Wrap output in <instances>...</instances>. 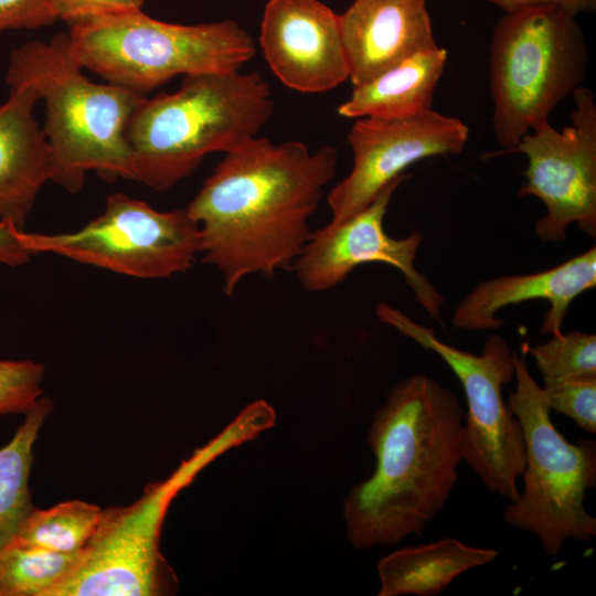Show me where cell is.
Wrapping results in <instances>:
<instances>
[{"instance_id": "cell-1", "label": "cell", "mask_w": 596, "mask_h": 596, "mask_svg": "<svg viewBox=\"0 0 596 596\" xmlns=\"http://www.w3.org/2000/svg\"><path fill=\"white\" fill-rule=\"evenodd\" d=\"M337 162L333 146L311 151L298 140L258 136L225 152L187 211L199 225L200 254L221 273L227 296L249 275L291 269Z\"/></svg>"}, {"instance_id": "cell-2", "label": "cell", "mask_w": 596, "mask_h": 596, "mask_svg": "<svg viewBox=\"0 0 596 596\" xmlns=\"http://www.w3.org/2000/svg\"><path fill=\"white\" fill-rule=\"evenodd\" d=\"M464 418L456 395L427 375H411L391 390L366 434L374 471L343 501L355 550L422 535L440 513L459 477Z\"/></svg>"}, {"instance_id": "cell-3", "label": "cell", "mask_w": 596, "mask_h": 596, "mask_svg": "<svg viewBox=\"0 0 596 596\" xmlns=\"http://www.w3.org/2000/svg\"><path fill=\"white\" fill-rule=\"evenodd\" d=\"M4 79L10 88L32 87L45 103L51 181L71 193L92 170L106 180L134 181L126 131L146 95L88 79L67 33L12 49Z\"/></svg>"}, {"instance_id": "cell-4", "label": "cell", "mask_w": 596, "mask_h": 596, "mask_svg": "<svg viewBox=\"0 0 596 596\" xmlns=\"http://www.w3.org/2000/svg\"><path fill=\"white\" fill-rule=\"evenodd\" d=\"M273 114L270 87L257 72L183 76L175 92L146 97L129 120L134 181L168 190L207 155L257 137Z\"/></svg>"}, {"instance_id": "cell-5", "label": "cell", "mask_w": 596, "mask_h": 596, "mask_svg": "<svg viewBox=\"0 0 596 596\" xmlns=\"http://www.w3.org/2000/svg\"><path fill=\"white\" fill-rule=\"evenodd\" d=\"M68 26L83 68L142 95L175 76L241 71L256 53L249 33L231 19L178 24L138 9Z\"/></svg>"}, {"instance_id": "cell-6", "label": "cell", "mask_w": 596, "mask_h": 596, "mask_svg": "<svg viewBox=\"0 0 596 596\" xmlns=\"http://www.w3.org/2000/svg\"><path fill=\"white\" fill-rule=\"evenodd\" d=\"M588 47L577 17L556 7L503 14L491 38L492 128L509 155L522 137L549 123L554 108L582 86Z\"/></svg>"}, {"instance_id": "cell-7", "label": "cell", "mask_w": 596, "mask_h": 596, "mask_svg": "<svg viewBox=\"0 0 596 596\" xmlns=\"http://www.w3.org/2000/svg\"><path fill=\"white\" fill-rule=\"evenodd\" d=\"M525 353V344L521 354L513 351L515 390L508 400L523 434V490L504 508L503 519L532 533L545 554L556 556L566 540L590 542L596 535V518L585 508L586 492L596 486V444H572L555 428Z\"/></svg>"}, {"instance_id": "cell-8", "label": "cell", "mask_w": 596, "mask_h": 596, "mask_svg": "<svg viewBox=\"0 0 596 596\" xmlns=\"http://www.w3.org/2000/svg\"><path fill=\"white\" fill-rule=\"evenodd\" d=\"M233 440L232 432H224L168 479L145 488L132 504L103 510L94 535L47 596H153L172 590L177 582L159 550L167 509L178 491Z\"/></svg>"}, {"instance_id": "cell-9", "label": "cell", "mask_w": 596, "mask_h": 596, "mask_svg": "<svg viewBox=\"0 0 596 596\" xmlns=\"http://www.w3.org/2000/svg\"><path fill=\"white\" fill-rule=\"evenodd\" d=\"M375 312L381 322L438 354L456 374L468 406L462 460L489 491L514 501L525 453L521 425L502 396L503 385L514 377L513 351L507 341L492 334L482 352L473 354L439 340L433 329L387 304H379Z\"/></svg>"}, {"instance_id": "cell-10", "label": "cell", "mask_w": 596, "mask_h": 596, "mask_svg": "<svg viewBox=\"0 0 596 596\" xmlns=\"http://www.w3.org/2000/svg\"><path fill=\"white\" fill-rule=\"evenodd\" d=\"M32 254L50 253L117 274L162 279L189 270L200 254V230L187 209L158 211L124 193L108 195L100 215L60 234L20 230Z\"/></svg>"}, {"instance_id": "cell-11", "label": "cell", "mask_w": 596, "mask_h": 596, "mask_svg": "<svg viewBox=\"0 0 596 596\" xmlns=\"http://www.w3.org/2000/svg\"><path fill=\"white\" fill-rule=\"evenodd\" d=\"M572 95L570 125L557 130L545 123L510 151L528 159L526 180L518 194L535 196L545 205V215L534 226L543 242L563 241L572 223L596 236V103L584 86Z\"/></svg>"}, {"instance_id": "cell-12", "label": "cell", "mask_w": 596, "mask_h": 596, "mask_svg": "<svg viewBox=\"0 0 596 596\" xmlns=\"http://www.w3.org/2000/svg\"><path fill=\"white\" fill-rule=\"evenodd\" d=\"M408 177L405 172L394 179L366 207L349 219L330 222L311 233L291 267L305 290H328L360 265L385 264L403 275L416 301L432 319L440 321L444 298L415 266L423 235L412 231L395 238L386 234L383 225L393 194Z\"/></svg>"}, {"instance_id": "cell-13", "label": "cell", "mask_w": 596, "mask_h": 596, "mask_svg": "<svg viewBox=\"0 0 596 596\" xmlns=\"http://www.w3.org/2000/svg\"><path fill=\"white\" fill-rule=\"evenodd\" d=\"M468 137L464 121L433 108L405 118L354 119L347 137L353 166L328 194L330 222L344 221L366 207L415 162L462 152Z\"/></svg>"}, {"instance_id": "cell-14", "label": "cell", "mask_w": 596, "mask_h": 596, "mask_svg": "<svg viewBox=\"0 0 596 596\" xmlns=\"http://www.w3.org/2000/svg\"><path fill=\"white\" fill-rule=\"evenodd\" d=\"M259 45L275 76L300 93H326L349 79L339 14L319 0H268Z\"/></svg>"}, {"instance_id": "cell-15", "label": "cell", "mask_w": 596, "mask_h": 596, "mask_svg": "<svg viewBox=\"0 0 596 596\" xmlns=\"http://www.w3.org/2000/svg\"><path fill=\"white\" fill-rule=\"evenodd\" d=\"M339 20L353 86L438 46L426 0H354Z\"/></svg>"}, {"instance_id": "cell-16", "label": "cell", "mask_w": 596, "mask_h": 596, "mask_svg": "<svg viewBox=\"0 0 596 596\" xmlns=\"http://www.w3.org/2000/svg\"><path fill=\"white\" fill-rule=\"evenodd\" d=\"M596 286V247L552 268L526 275L500 276L478 284L457 306L453 326L465 330H492L504 321L499 310L528 300L550 302L541 334H560L571 302Z\"/></svg>"}, {"instance_id": "cell-17", "label": "cell", "mask_w": 596, "mask_h": 596, "mask_svg": "<svg viewBox=\"0 0 596 596\" xmlns=\"http://www.w3.org/2000/svg\"><path fill=\"white\" fill-rule=\"evenodd\" d=\"M39 99L32 87L18 86L0 104V220L18 228L53 173L50 145L33 115Z\"/></svg>"}, {"instance_id": "cell-18", "label": "cell", "mask_w": 596, "mask_h": 596, "mask_svg": "<svg viewBox=\"0 0 596 596\" xmlns=\"http://www.w3.org/2000/svg\"><path fill=\"white\" fill-rule=\"evenodd\" d=\"M448 58L446 49L421 51L369 82L353 86L340 104L341 117L405 118L432 109L436 86Z\"/></svg>"}, {"instance_id": "cell-19", "label": "cell", "mask_w": 596, "mask_h": 596, "mask_svg": "<svg viewBox=\"0 0 596 596\" xmlns=\"http://www.w3.org/2000/svg\"><path fill=\"white\" fill-rule=\"evenodd\" d=\"M498 552L455 538L406 546L383 556L376 565L379 596H436L462 573L494 561Z\"/></svg>"}, {"instance_id": "cell-20", "label": "cell", "mask_w": 596, "mask_h": 596, "mask_svg": "<svg viewBox=\"0 0 596 596\" xmlns=\"http://www.w3.org/2000/svg\"><path fill=\"white\" fill-rule=\"evenodd\" d=\"M52 406L51 400L42 396L24 414L11 440L0 448V549L15 536L22 521L34 509L29 486L33 446Z\"/></svg>"}, {"instance_id": "cell-21", "label": "cell", "mask_w": 596, "mask_h": 596, "mask_svg": "<svg viewBox=\"0 0 596 596\" xmlns=\"http://www.w3.org/2000/svg\"><path fill=\"white\" fill-rule=\"evenodd\" d=\"M102 511L82 500L64 501L49 509L34 508L10 542L62 554H79L94 535Z\"/></svg>"}, {"instance_id": "cell-22", "label": "cell", "mask_w": 596, "mask_h": 596, "mask_svg": "<svg viewBox=\"0 0 596 596\" xmlns=\"http://www.w3.org/2000/svg\"><path fill=\"white\" fill-rule=\"evenodd\" d=\"M77 557L9 542L0 549V596H47Z\"/></svg>"}, {"instance_id": "cell-23", "label": "cell", "mask_w": 596, "mask_h": 596, "mask_svg": "<svg viewBox=\"0 0 596 596\" xmlns=\"http://www.w3.org/2000/svg\"><path fill=\"white\" fill-rule=\"evenodd\" d=\"M543 383L596 377V336L579 331L553 334L542 344H525Z\"/></svg>"}, {"instance_id": "cell-24", "label": "cell", "mask_w": 596, "mask_h": 596, "mask_svg": "<svg viewBox=\"0 0 596 596\" xmlns=\"http://www.w3.org/2000/svg\"><path fill=\"white\" fill-rule=\"evenodd\" d=\"M44 366L32 360H0V416L26 414L43 396Z\"/></svg>"}, {"instance_id": "cell-25", "label": "cell", "mask_w": 596, "mask_h": 596, "mask_svg": "<svg viewBox=\"0 0 596 596\" xmlns=\"http://www.w3.org/2000/svg\"><path fill=\"white\" fill-rule=\"evenodd\" d=\"M542 391L551 411L568 416L587 433H596V377L544 383Z\"/></svg>"}, {"instance_id": "cell-26", "label": "cell", "mask_w": 596, "mask_h": 596, "mask_svg": "<svg viewBox=\"0 0 596 596\" xmlns=\"http://www.w3.org/2000/svg\"><path fill=\"white\" fill-rule=\"evenodd\" d=\"M56 20L51 0H0V33L36 29Z\"/></svg>"}, {"instance_id": "cell-27", "label": "cell", "mask_w": 596, "mask_h": 596, "mask_svg": "<svg viewBox=\"0 0 596 596\" xmlns=\"http://www.w3.org/2000/svg\"><path fill=\"white\" fill-rule=\"evenodd\" d=\"M57 20L67 24L94 17L141 9L143 0H51Z\"/></svg>"}, {"instance_id": "cell-28", "label": "cell", "mask_w": 596, "mask_h": 596, "mask_svg": "<svg viewBox=\"0 0 596 596\" xmlns=\"http://www.w3.org/2000/svg\"><path fill=\"white\" fill-rule=\"evenodd\" d=\"M491 4L501 9L504 14L513 13L535 7H556L574 15L594 12L596 0H487Z\"/></svg>"}, {"instance_id": "cell-29", "label": "cell", "mask_w": 596, "mask_h": 596, "mask_svg": "<svg viewBox=\"0 0 596 596\" xmlns=\"http://www.w3.org/2000/svg\"><path fill=\"white\" fill-rule=\"evenodd\" d=\"M20 230L0 220V265L19 267L31 260L33 255L23 246Z\"/></svg>"}]
</instances>
